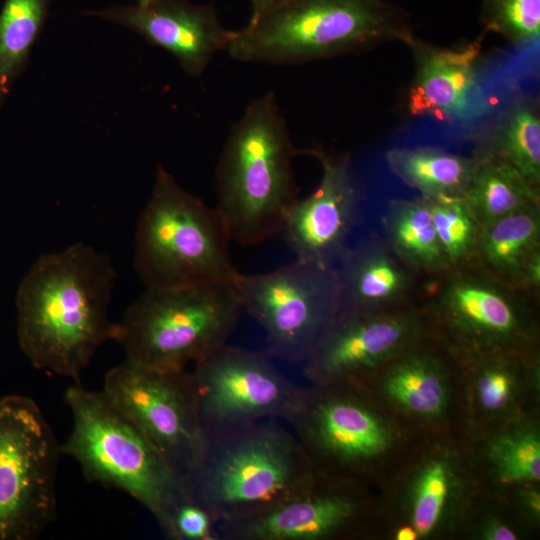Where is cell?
Segmentation results:
<instances>
[{
	"instance_id": "6da1fadb",
	"label": "cell",
	"mask_w": 540,
	"mask_h": 540,
	"mask_svg": "<svg viewBox=\"0 0 540 540\" xmlns=\"http://www.w3.org/2000/svg\"><path fill=\"white\" fill-rule=\"evenodd\" d=\"M115 278L109 256L84 243L34 261L15 300L18 344L33 367L79 381L97 349L112 340Z\"/></svg>"
},
{
	"instance_id": "7a4b0ae2",
	"label": "cell",
	"mask_w": 540,
	"mask_h": 540,
	"mask_svg": "<svg viewBox=\"0 0 540 540\" xmlns=\"http://www.w3.org/2000/svg\"><path fill=\"white\" fill-rule=\"evenodd\" d=\"M291 139L274 92L253 99L232 126L215 170L217 206L231 242L255 246L281 233L299 198Z\"/></svg>"
},
{
	"instance_id": "3957f363",
	"label": "cell",
	"mask_w": 540,
	"mask_h": 540,
	"mask_svg": "<svg viewBox=\"0 0 540 540\" xmlns=\"http://www.w3.org/2000/svg\"><path fill=\"white\" fill-rule=\"evenodd\" d=\"M413 37L408 13L391 0H278L234 30L226 51L237 61L294 65Z\"/></svg>"
},
{
	"instance_id": "277c9868",
	"label": "cell",
	"mask_w": 540,
	"mask_h": 540,
	"mask_svg": "<svg viewBox=\"0 0 540 540\" xmlns=\"http://www.w3.org/2000/svg\"><path fill=\"white\" fill-rule=\"evenodd\" d=\"M316 477L292 430L265 419L208 438L186 482L191 499L218 524L264 514L306 490Z\"/></svg>"
},
{
	"instance_id": "5b68a950",
	"label": "cell",
	"mask_w": 540,
	"mask_h": 540,
	"mask_svg": "<svg viewBox=\"0 0 540 540\" xmlns=\"http://www.w3.org/2000/svg\"><path fill=\"white\" fill-rule=\"evenodd\" d=\"M73 427L60 445L92 483L119 489L139 502L167 537L177 506L191 498L175 471L142 432L105 396L79 383L65 392Z\"/></svg>"
},
{
	"instance_id": "8992f818",
	"label": "cell",
	"mask_w": 540,
	"mask_h": 540,
	"mask_svg": "<svg viewBox=\"0 0 540 540\" xmlns=\"http://www.w3.org/2000/svg\"><path fill=\"white\" fill-rule=\"evenodd\" d=\"M230 242L216 208L184 190L158 165L135 236L134 266L146 288L234 283L239 272Z\"/></svg>"
},
{
	"instance_id": "52a82bcc",
	"label": "cell",
	"mask_w": 540,
	"mask_h": 540,
	"mask_svg": "<svg viewBox=\"0 0 540 540\" xmlns=\"http://www.w3.org/2000/svg\"><path fill=\"white\" fill-rule=\"evenodd\" d=\"M241 313L234 283L146 288L114 323L112 340L127 360L182 371L227 344Z\"/></svg>"
},
{
	"instance_id": "ba28073f",
	"label": "cell",
	"mask_w": 540,
	"mask_h": 540,
	"mask_svg": "<svg viewBox=\"0 0 540 540\" xmlns=\"http://www.w3.org/2000/svg\"><path fill=\"white\" fill-rule=\"evenodd\" d=\"M60 454L33 399L0 398V540L36 539L54 520Z\"/></svg>"
},
{
	"instance_id": "9c48e42d",
	"label": "cell",
	"mask_w": 540,
	"mask_h": 540,
	"mask_svg": "<svg viewBox=\"0 0 540 540\" xmlns=\"http://www.w3.org/2000/svg\"><path fill=\"white\" fill-rule=\"evenodd\" d=\"M234 287L242 312L263 328L266 351L290 363L306 361L341 310L334 266L295 259L271 272L239 273Z\"/></svg>"
},
{
	"instance_id": "30bf717a",
	"label": "cell",
	"mask_w": 540,
	"mask_h": 540,
	"mask_svg": "<svg viewBox=\"0 0 540 540\" xmlns=\"http://www.w3.org/2000/svg\"><path fill=\"white\" fill-rule=\"evenodd\" d=\"M272 358L266 350L227 343L193 364L192 384L207 438L265 419L288 421L302 389Z\"/></svg>"
},
{
	"instance_id": "8fae6325",
	"label": "cell",
	"mask_w": 540,
	"mask_h": 540,
	"mask_svg": "<svg viewBox=\"0 0 540 540\" xmlns=\"http://www.w3.org/2000/svg\"><path fill=\"white\" fill-rule=\"evenodd\" d=\"M103 393L183 476L200 464L208 444L190 371H161L125 360L110 369Z\"/></svg>"
},
{
	"instance_id": "7c38bea8",
	"label": "cell",
	"mask_w": 540,
	"mask_h": 540,
	"mask_svg": "<svg viewBox=\"0 0 540 540\" xmlns=\"http://www.w3.org/2000/svg\"><path fill=\"white\" fill-rule=\"evenodd\" d=\"M317 158L322 177L307 197L298 198L289 209L281 235L295 259L334 266L344 251L357 217L359 190L350 158L332 155L322 148L304 149Z\"/></svg>"
},
{
	"instance_id": "4fadbf2b",
	"label": "cell",
	"mask_w": 540,
	"mask_h": 540,
	"mask_svg": "<svg viewBox=\"0 0 540 540\" xmlns=\"http://www.w3.org/2000/svg\"><path fill=\"white\" fill-rule=\"evenodd\" d=\"M124 25L171 53L190 76H200L214 55L227 47L234 30L221 24L211 5L188 0H151L91 12Z\"/></svg>"
},
{
	"instance_id": "5bb4252c",
	"label": "cell",
	"mask_w": 540,
	"mask_h": 540,
	"mask_svg": "<svg viewBox=\"0 0 540 540\" xmlns=\"http://www.w3.org/2000/svg\"><path fill=\"white\" fill-rule=\"evenodd\" d=\"M406 45L415 64L407 95L409 113L450 122L464 119L479 90L482 36L457 46L440 47L414 35Z\"/></svg>"
},
{
	"instance_id": "9a60e30c",
	"label": "cell",
	"mask_w": 540,
	"mask_h": 540,
	"mask_svg": "<svg viewBox=\"0 0 540 540\" xmlns=\"http://www.w3.org/2000/svg\"><path fill=\"white\" fill-rule=\"evenodd\" d=\"M360 509L352 494L323 485L317 476L306 490L274 509L218 523L216 531L219 540H319L347 531Z\"/></svg>"
},
{
	"instance_id": "2e32d148",
	"label": "cell",
	"mask_w": 540,
	"mask_h": 540,
	"mask_svg": "<svg viewBox=\"0 0 540 540\" xmlns=\"http://www.w3.org/2000/svg\"><path fill=\"white\" fill-rule=\"evenodd\" d=\"M409 331L402 316L341 309L306 359L305 373L318 383L349 378L393 353Z\"/></svg>"
},
{
	"instance_id": "e0dca14e",
	"label": "cell",
	"mask_w": 540,
	"mask_h": 540,
	"mask_svg": "<svg viewBox=\"0 0 540 540\" xmlns=\"http://www.w3.org/2000/svg\"><path fill=\"white\" fill-rule=\"evenodd\" d=\"M438 305L451 322L477 335L508 337L521 318L516 294L502 280L458 273L438 293Z\"/></svg>"
},
{
	"instance_id": "ac0fdd59",
	"label": "cell",
	"mask_w": 540,
	"mask_h": 540,
	"mask_svg": "<svg viewBox=\"0 0 540 540\" xmlns=\"http://www.w3.org/2000/svg\"><path fill=\"white\" fill-rule=\"evenodd\" d=\"M339 262L343 310L370 312L401 298L409 288L408 272L376 241L347 248Z\"/></svg>"
},
{
	"instance_id": "d6986e66",
	"label": "cell",
	"mask_w": 540,
	"mask_h": 540,
	"mask_svg": "<svg viewBox=\"0 0 540 540\" xmlns=\"http://www.w3.org/2000/svg\"><path fill=\"white\" fill-rule=\"evenodd\" d=\"M475 156L496 157L540 184V114L535 99L513 101L478 133Z\"/></svg>"
},
{
	"instance_id": "ffe728a7",
	"label": "cell",
	"mask_w": 540,
	"mask_h": 540,
	"mask_svg": "<svg viewBox=\"0 0 540 540\" xmlns=\"http://www.w3.org/2000/svg\"><path fill=\"white\" fill-rule=\"evenodd\" d=\"M539 241L538 204L480 227L476 253L502 281L522 284L528 261L539 251Z\"/></svg>"
},
{
	"instance_id": "44dd1931",
	"label": "cell",
	"mask_w": 540,
	"mask_h": 540,
	"mask_svg": "<svg viewBox=\"0 0 540 540\" xmlns=\"http://www.w3.org/2000/svg\"><path fill=\"white\" fill-rule=\"evenodd\" d=\"M463 198L479 228L505 215L539 204V187L506 161L477 157Z\"/></svg>"
},
{
	"instance_id": "7402d4cb",
	"label": "cell",
	"mask_w": 540,
	"mask_h": 540,
	"mask_svg": "<svg viewBox=\"0 0 540 540\" xmlns=\"http://www.w3.org/2000/svg\"><path fill=\"white\" fill-rule=\"evenodd\" d=\"M390 170L424 196H463L477 164L436 147L394 148L386 153Z\"/></svg>"
},
{
	"instance_id": "603a6c76",
	"label": "cell",
	"mask_w": 540,
	"mask_h": 540,
	"mask_svg": "<svg viewBox=\"0 0 540 540\" xmlns=\"http://www.w3.org/2000/svg\"><path fill=\"white\" fill-rule=\"evenodd\" d=\"M385 225L395 252L410 264L432 271L443 270L450 264L423 197L393 201Z\"/></svg>"
},
{
	"instance_id": "cb8c5ba5",
	"label": "cell",
	"mask_w": 540,
	"mask_h": 540,
	"mask_svg": "<svg viewBox=\"0 0 540 540\" xmlns=\"http://www.w3.org/2000/svg\"><path fill=\"white\" fill-rule=\"evenodd\" d=\"M50 0H5L0 12V109L44 24Z\"/></svg>"
},
{
	"instance_id": "d4e9b609",
	"label": "cell",
	"mask_w": 540,
	"mask_h": 540,
	"mask_svg": "<svg viewBox=\"0 0 540 540\" xmlns=\"http://www.w3.org/2000/svg\"><path fill=\"white\" fill-rule=\"evenodd\" d=\"M441 248L449 263L476 253L479 226L463 196H424Z\"/></svg>"
},
{
	"instance_id": "484cf974",
	"label": "cell",
	"mask_w": 540,
	"mask_h": 540,
	"mask_svg": "<svg viewBox=\"0 0 540 540\" xmlns=\"http://www.w3.org/2000/svg\"><path fill=\"white\" fill-rule=\"evenodd\" d=\"M479 21L485 31L528 46L540 35V0H481Z\"/></svg>"
},
{
	"instance_id": "4316f807",
	"label": "cell",
	"mask_w": 540,
	"mask_h": 540,
	"mask_svg": "<svg viewBox=\"0 0 540 540\" xmlns=\"http://www.w3.org/2000/svg\"><path fill=\"white\" fill-rule=\"evenodd\" d=\"M387 382L389 394L410 410L436 414L443 406L445 392L441 380L423 359L401 365Z\"/></svg>"
},
{
	"instance_id": "83f0119b",
	"label": "cell",
	"mask_w": 540,
	"mask_h": 540,
	"mask_svg": "<svg viewBox=\"0 0 540 540\" xmlns=\"http://www.w3.org/2000/svg\"><path fill=\"white\" fill-rule=\"evenodd\" d=\"M492 456L503 481L540 478V445L533 436L503 438L492 447Z\"/></svg>"
},
{
	"instance_id": "f1b7e54d",
	"label": "cell",
	"mask_w": 540,
	"mask_h": 540,
	"mask_svg": "<svg viewBox=\"0 0 540 540\" xmlns=\"http://www.w3.org/2000/svg\"><path fill=\"white\" fill-rule=\"evenodd\" d=\"M448 492L443 465L434 464L423 474L418 484L413 520L417 533H429L437 523Z\"/></svg>"
},
{
	"instance_id": "f546056e",
	"label": "cell",
	"mask_w": 540,
	"mask_h": 540,
	"mask_svg": "<svg viewBox=\"0 0 540 540\" xmlns=\"http://www.w3.org/2000/svg\"><path fill=\"white\" fill-rule=\"evenodd\" d=\"M173 540H219L211 515L191 498L180 503L172 516Z\"/></svg>"
},
{
	"instance_id": "4dcf8cb0",
	"label": "cell",
	"mask_w": 540,
	"mask_h": 540,
	"mask_svg": "<svg viewBox=\"0 0 540 540\" xmlns=\"http://www.w3.org/2000/svg\"><path fill=\"white\" fill-rule=\"evenodd\" d=\"M510 378L499 370L486 372L479 380V397L486 409L502 408L508 401L510 393Z\"/></svg>"
},
{
	"instance_id": "1f68e13d",
	"label": "cell",
	"mask_w": 540,
	"mask_h": 540,
	"mask_svg": "<svg viewBox=\"0 0 540 540\" xmlns=\"http://www.w3.org/2000/svg\"><path fill=\"white\" fill-rule=\"evenodd\" d=\"M522 284L538 288L540 285V252H536L528 261L524 270Z\"/></svg>"
},
{
	"instance_id": "d6a6232c",
	"label": "cell",
	"mask_w": 540,
	"mask_h": 540,
	"mask_svg": "<svg viewBox=\"0 0 540 540\" xmlns=\"http://www.w3.org/2000/svg\"><path fill=\"white\" fill-rule=\"evenodd\" d=\"M489 539L493 540H514L516 539L515 534L504 525H494L489 534Z\"/></svg>"
},
{
	"instance_id": "836d02e7",
	"label": "cell",
	"mask_w": 540,
	"mask_h": 540,
	"mask_svg": "<svg viewBox=\"0 0 540 540\" xmlns=\"http://www.w3.org/2000/svg\"><path fill=\"white\" fill-rule=\"evenodd\" d=\"M278 0H251L252 5V14L251 17H255L258 14L262 13L264 10L269 8Z\"/></svg>"
},
{
	"instance_id": "e575fe53",
	"label": "cell",
	"mask_w": 540,
	"mask_h": 540,
	"mask_svg": "<svg viewBox=\"0 0 540 540\" xmlns=\"http://www.w3.org/2000/svg\"><path fill=\"white\" fill-rule=\"evenodd\" d=\"M398 540H414L417 538V531L411 527H402L396 534Z\"/></svg>"
},
{
	"instance_id": "d590c367",
	"label": "cell",
	"mask_w": 540,
	"mask_h": 540,
	"mask_svg": "<svg viewBox=\"0 0 540 540\" xmlns=\"http://www.w3.org/2000/svg\"><path fill=\"white\" fill-rule=\"evenodd\" d=\"M149 1H151V0H137V3L138 4H144V3H147Z\"/></svg>"
}]
</instances>
